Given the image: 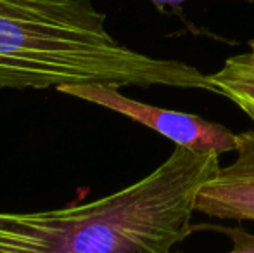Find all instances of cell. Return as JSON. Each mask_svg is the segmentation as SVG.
I'll return each mask as SVG.
<instances>
[{
    "instance_id": "cell-1",
    "label": "cell",
    "mask_w": 254,
    "mask_h": 253,
    "mask_svg": "<svg viewBox=\"0 0 254 253\" xmlns=\"http://www.w3.org/2000/svg\"><path fill=\"white\" fill-rule=\"evenodd\" d=\"M218 155L175 146L149 175L88 203L44 212H0V253H173L194 231Z\"/></svg>"
},
{
    "instance_id": "cell-2",
    "label": "cell",
    "mask_w": 254,
    "mask_h": 253,
    "mask_svg": "<svg viewBox=\"0 0 254 253\" xmlns=\"http://www.w3.org/2000/svg\"><path fill=\"white\" fill-rule=\"evenodd\" d=\"M116 87L199 88L209 77L177 59L120 44L92 0H0V88Z\"/></svg>"
},
{
    "instance_id": "cell-3",
    "label": "cell",
    "mask_w": 254,
    "mask_h": 253,
    "mask_svg": "<svg viewBox=\"0 0 254 253\" xmlns=\"http://www.w3.org/2000/svg\"><path fill=\"white\" fill-rule=\"evenodd\" d=\"M59 92L120 113L130 118L131 122H137L164 135L175 146L189 149V151L220 156L223 153L235 151L237 148V134L230 132L227 127L207 122L201 116L190 115V113L163 109L135 101L121 94L120 87L116 85H66V87H61Z\"/></svg>"
},
{
    "instance_id": "cell-4",
    "label": "cell",
    "mask_w": 254,
    "mask_h": 253,
    "mask_svg": "<svg viewBox=\"0 0 254 253\" xmlns=\"http://www.w3.org/2000/svg\"><path fill=\"white\" fill-rule=\"evenodd\" d=\"M235 160L204 184L195 210L225 220H254V130L237 134Z\"/></svg>"
},
{
    "instance_id": "cell-5",
    "label": "cell",
    "mask_w": 254,
    "mask_h": 253,
    "mask_svg": "<svg viewBox=\"0 0 254 253\" xmlns=\"http://www.w3.org/2000/svg\"><path fill=\"white\" fill-rule=\"evenodd\" d=\"M209 77L214 94L234 101L254 123V51L235 54Z\"/></svg>"
},
{
    "instance_id": "cell-6",
    "label": "cell",
    "mask_w": 254,
    "mask_h": 253,
    "mask_svg": "<svg viewBox=\"0 0 254 253\" xmlns=\"http://www.w3.org/2000/svg\"><path fill=\"white\" fill-rule=\"evenodd\" d=\"M221 231L234 243L230 253H254V234L244 231L242 227H225Z\"/></svg>"
},
{
    "instance_id": "cell-7",
    "label": "cell",
    "mask_w": 254,
    "mask_h": 253,
    "mask_svg": "<svg viewBox=\"0 0 254 253\" xmlns=\"http://www.w3.org/2000/svg\"><path fill=\"white\" fill-rule=\"evenodd\" d=\"M151 2L156 3L157 7H163V5H177V3L187 2V0H151ZM246 2H253L254 3V0H246Z\"/></svg>"
},
{
    "instance_id": "cell-8",
    "label": "cell",
    "mask_w": 254,
    "mask_h": 253,
    "mask_svg": "<svg viewBox=\"0 0 254 253\" xmlns=\"http://www.w3.org/2000/svg\"><path fill=\"white\" fill-rule=\"evenodd\" d=\"M249 47H251V51H254V38L253 40H249Z\"/></svg>"
}]
</instances>
